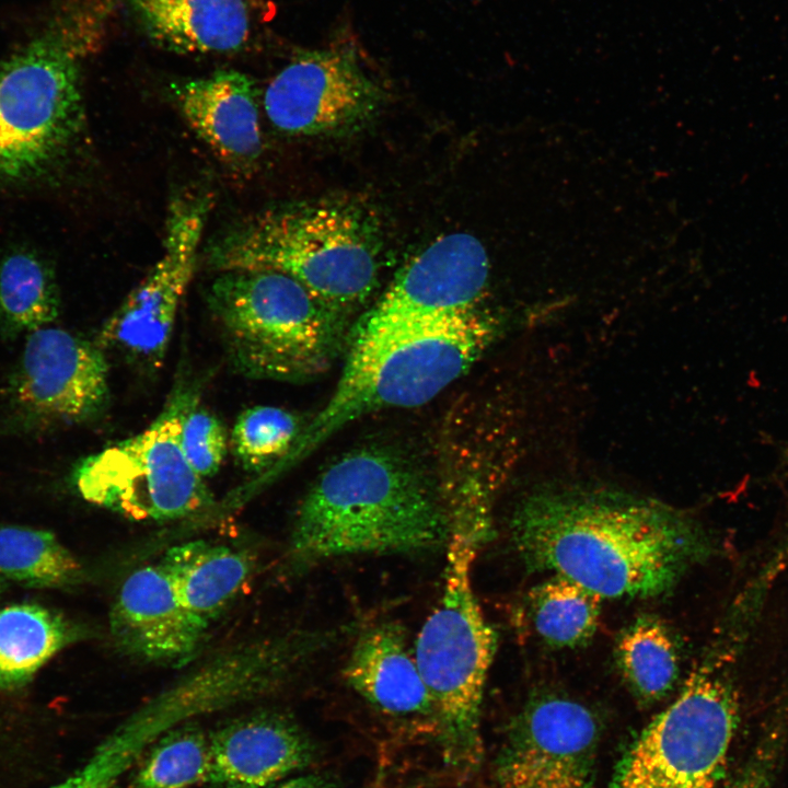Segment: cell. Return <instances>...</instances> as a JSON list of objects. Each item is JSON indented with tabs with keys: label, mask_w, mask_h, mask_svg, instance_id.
I'll return each mask as SVG.
<instances>
[{
	"label": "cell",
	"mask_w": 788,
	"mask_h": 788,
	"mask_svg": "<svg viewBox=\"0 0 788 788\" xmlns=\"http://www.w3.org/2000/svg\"><path fill=\"white\" fill-rule=\"evenodd\" d=\"M510 534L529 569L567 578L601 599L663 594L719 552L694 518L609 488L536 490L515 508Z\"/></svg>",
	"instance_id": "cell-1"
},
{
	"label": "cell",
	"mask_w": 788,
	"mask_h": 788,
	"mask_svg": "<svg viewBox=\"0 0 788 788\" xmlns=\"http://www.w3.org/2000/svg\"><path fill=\"white\" fill-rule=\"evenodd\" d=\"M448 538L440 489L401 454L370 447L318 475L298 509L288 556L302 569L347 555L429 552Z\"/></svg>",
	"instance_id": "cell-2"
},
{
	"label": "cell",
	"mask_w": 788,
	"mask_h": 788,
	"mask_svg": "<svg viewBox=\"0 0 788 788\" xmlns=\"http://www.w3.org/2000/svg\"><path fill=\"white\" fill-rule=\"evenodd\" d=\"M112 0H61L44 26L0 62V188L51 178L85 127L84 58Z\"/></svg>",
	"instance_id": "cell-3"
},
{
	"label": "cell",
	"mask_w": 788,
	"mask_h": 788,
	"mask_svg": "<svg viewBox=\"0 0 788 788\" xmlns=\"http://www.w3.org/2000/svg\"><path fill=\"white\" fill-rule=\"evenodd\" d=\"M495 333V322L479 310L448 320L355 335L333 395L267 477L271 480L338 429L366 414L428 403L475 363Z\"/></svg>",
	"instance_id": "cell-4"
},
{
	"label": "cell",
	"mask_w": 788,
	"mask_h": 788,
	"mask_svg": "<svg viewBox=\"0 0 788 788\" xmlns=\"http://www.w3.org/2000/svg\"><path fill=\"white\" fill-rule=\"evenodd\" d=\"M756 623L723 614L674 702L629 745L609 788H717L740 722L739 674Z\"/></svg>",
	"instance_id": "cell-5"
},
{
	"label": "cell",
	"mask_w": 788,
	"mask_h": 788,
	"mask_svg": "<svg viewBox=\"0 0 788 788\" xmlns=\"http://www.w3.org/2000/svg\"><path fill=\"white\" fill-rule=\"evenodd\" d=\"M380 230L358 207L335 201L262 212L228 229L207 250L218 271L269 269L286 274L337 312L376 286Z\"/></svg>",
	"instance_id": "cell-6"
},
{
	"label": "cell",
	"mask_w": 788,
	"mask_h": 788,
	"mask_svg": "<svg viewBox=\"0 0 788 788\" xmlns=\"http://www.w3.org/2000/svg\"><path fill=\"white\" fill-rule=\"evenodd\" d=\"M487 540L476 526L450 528L441 594L414 648L433 703L444 760L464 772L480 762V706L497 647L472 584L475 558Z\"/></svg>",
	"instance_id": "cell-7"
},
{
	"label": "cell",
	"mask_w": 788,
	"mask_h": 788,
	"mask_svg": "<svg viewBox=\"0 0 788 788\" xmlns=\"http://www.w3.org/2000/svg\"><path fill=\"white\" fill-rule=\"evenodd\" d=\"M207 299L230 362L246 376L299 380L333 355L338 312L286 274L219 271Z\"/></svg>",
	"instance_id": "cell-8"
},
{
	"label": "cell",
	"mask_w": 788,
	"mask_h": 788,
	"mask_svg": "<svg viewBox=\"0 0 788 788\" xmlns=\"http://www.w3.org/2000/svg\"><path fill=\"white\" fill-rule=\"evenodd\" d=\"M193 393L177 392L144 430L85 457L74 484L89 502L135 521L189 517L212 505L181 445L183 416Z\"/></svg>",
	"instance_id": "cell-9"
},
{
	"label": "cell",
	"mask_w": 788,
	"mask_h": 788,
	"mask_svg": "<svg viewBox=\"0 0 788 788\" xmlns=\"http://www.w3.org/2000/svg\"><path fill=\"white\" fill-rule=\"evenodd\" d=\"M211 199L185 193L171 200L161 256L105 321L97 345L155 370L164 361L182 299L193 279Z\"/></svg>",
	"instance_id": "cell-10"
},
{
	"label": "cell",
	"mask_w": 788,
	"mask_h": 788,
	"mask_svg": "<svg viewBox=\"0 0 788 788\" xmlns=\"http://www.w3.org/2000/svg\"><path fill=\"white\" fill-rule=\"evenodd\" d=\"M9 422L26 433L94 419L109 397L105 351L63 328L27 335L5 386Z\"/></svg>",
	"instance_id": "cell-11"
},
{
	"label": "cell",
	"mask_w": 788,
	"mask_h": 788,
	"mask_svg": "<svg viewBox=\"0 0 788 788\" xmlns=\"http://www.w3.org/2000/svg\"><path fill=\"white\" fill-rule=\"evenodd\" d=\"M383 96L351 48L304 49L269 82L264 109L282 134L335 135L368 123Z\"/></svg>",
	"instance_id": "cell-12"
},
{
	"label": "cell",
	"mask_w": 788,
	"mask_h": 788,
	"mask_svg": "<svg viewBox=\"0 0 788 788\" xmlns=\"http://www.w3.org/2000/svg\"><path fill=\"white\" fill-rule=\"evenodd\" d=\"M488 271V256L477 237L465 232L442 235L396 273L355 335L479 311Z\"/></svg>",
	"instance_id": "cell-13"
},
{
	"label": "cell",
	"mask_w": 788,
	"mask_h": 788,
	"mask_svg": "<svg viewBox=\"0 0 788 788\" xmlns=\"http://www.w3.org/2000/svg\"><path fill=\"white\" fill-rule=\"evenodd\" d=\"M599 735L583 704L554 694L531 698L500 753L499 788H591Z\"/></svg>",
	"instance_id": "cell-14"
},
{
	"label": "cell",
	"mask_w": 788,
	"mask_h": 788,
	"mask_svg": "<svg viewBox=\"0 0 788 788\" xmlns=\"http://www.w3.org/2000/svg\"><path fill=\"white\" fill-rule=\"evenodd\" d=\"M207 627L181 603L160 564L130 573L109 613L116 647L148 662L179 665L189 661Z\"/></svg>",
	"instance_id": "cell-15"
},
{
	"label": "cell",
	"mask_w": 788,
	"mask_h": 788,
	"mask_svg": "<svg viewBox=\"0 0 788 788\" xmlns=\"http://www.w3.org/2000/svg\"><path fill=\"white\" fill-rule=\"evenodd\" d=\"M210 739L213 788H266L308 766L313 748L288 716L260 710L230 720Z\"/></svg>",
	"instance_id": "cell-16"
},
{
	"label": "cell",
	"mask_w": 788,
	"mask_h": 788,
	"mask_svg": "<svg viewBox=\"0 0 788 788\" xmlns=\"http://www.w3.org/2000/svg\"><path fill=\"white\" fill-rule=\"evenodd\" d=\"M175 103L193 131L224 162L246 169L263 152L257 91L236 70H218L171 86Z\"/></svg>",
	"instance_id": "cell-17"
},
{
	"label": "cell",
	"mask_w": 788,
	"mask_h": 788,
	"mask_svg": "<svg viewBox=\"0 0 788 788\" xmlns=\"http://www.w3.org/2000/svg\"><path fill=\"white\" fill-rule=\"evenodd\" d=\"M143 33L181 54L233 53L245 47L254 0H127Z\"/></svg>",
	"instance_id": "cell-18"
},
{
	"label": "cell",
	"mask_w": 788,
	"mask_h": 788,
	"mask_svg": "<svg viewBox=\"0 0 788 788\" xmlns=\"http://www.w3.org/2000/svg\"><path fill=\"white\" fill-rule=\"evenodd\" d=\"M350 687L384 712L433 716L430 693L403 630L383 623L363 630L344 668Z\"/></svg>",
	"instance_id": "cell-19"
},
{
	"label": "cell",
	"mask_w": 788,
	"mask_h": 788,
	"mask_svg": "<svg viewBox=\"0 0 788 788\" xmlns=\"http://www.w3.org/2000/svg\"><path fill=\"white\" fill-rule=\"evenodd\" d=\"M159 564L181 603L207 626L235 599L253 570L244 551L202 540L171 547Z\"/></svg>",
	"instance_id": "cell-20"
},
{
	"label": "cell",
	"mask_w": 788,
	"mask_h": 788,
	"mask_svg": "<svg viewBox=\"0 0 788 788\" xmlns=\"http://www.w3.org/2000/svg\"><path fill=\"white\" fill-rule=\"evenodd\" d=\"M81 630L47 607L14 604L0 610V688L27 684L57 652L78 640Z\"/></svg>",
	"instance_id": "cell-21"
},
{
	"label": "cell",
	"mask_w": 788,
	"mask_h": 788,
	"mask_svg": "<svg viewBox=\"0 0 788 788\" xmlns=\"http://www.w3.org/2000/svg\"><path fill=\"white\" fill-rule=\"evenodd\" d=\"M60 314V292L51 264L20 247L0 258V336L13 340L49 326Z\"/></svg>",
	"instance_id": "cell-22"
},
{
	"label": "cell",
	"mask_w": 788,
	"mask_h": 788,
	"mask_svg": "<svg viewBox=\"0 0 788 788\" xmlns=\"http://www.w3.org/2000/svg\"><path fill=\"white\" fill-rule=\"evenodd\" d=\"M615 659L625 682L640 699L664 697L680 673L676 642L665 625L652 616H641L619 635Z\"/></svg>",
	"instance_id": "cell-23"
},
{
	"label": "cell",
	"mask_w": 788,
	"mask_h": 788,
	"mask_svg": "<svg viewBox=\"0 0 788 788\" xmlns=\"http://www.w3.org/2000/svg\"><path fill=\"white\" fill-rule=\"evenodd\" d=\"M0 576L26 587L65 588L82 579V567L53 532L0 525Z\"/></svg>",
	"instance_id": "cell-24"
},
{
	"label": "cell",
	"mask_w": 788,
	"mask_h": 788,
	"mask_svg": "<svg viewBox=\"0 0 788 788\" xmlns=\"http://www.w3.org/2000/svg\"><path fill=\"white\" fill-rule=\"evenodd\" d=\"M601 600L580 584L553 575L530 591V618L535 633L546 644L576 647L593 636Z\"/></svg>",
	"instance_id": "cell-25"
},
{
	"label": "cell",
	"mask_w": 788,
	"mask_h": 788,
	"mask_svg": "<svg viewBox=\"0 0 788 788\" xmlns=\"http://www.w3.org/2000/svg\"><path fill=\"white\" fill-rule=\"evenodd\" d=\"M210 739L192 722L155 740L129 788H189L208 779Z\"/></svg>",
	"instance_id": "cell-26"
},
{
	"label": "cell",
	"mask_w": 788,
	"mask_h": 788,
	"mask_svg": "<svg viewBox=\"0 0 788 788\" xmlns=\"http://www.w3.org/2000/svg\"><path fill=\"white\" fill-rule=\"evenodd\" d=\"M302 429L299 417L288 409L252 406L234 422L232 451L245 470L259 473L260 477L290 452Z\"/></svg>",
	"instance_id": "cell-27"
},
{
	"label": "cell",
	"mask_w": 788,
	"mask_h": 788,
	"mask_svg": "<svg viewBox=\"0 0 788 788\" xmlns=\"http://www.w3.org/2000/svg\"><path fill=\"white\" fill-rule=\"evenodd\" d=\"M181 445L190 467L204 479L213 476L225 457L228 437L222 422L196 399L183 416Z\"/></svg>",
	"instance_id": "cell-28"
},
{
	"label": "cell",
	"mask_w": 788,
	"mask_h": 788,
	"mask_svg": "<svg viewBox=\"0 0 788 788\" xmlns=\"http://www.w3.org/2000/svg\"><path fill=\"white\" fill-rule=\"evenodd\" d=\"M140 755L141 746L135 739L114 731L82 767L49 788H112Z\"/></svg>",
	"instance_id": "cell-29"
},
{
	"label": "cell",
	"mask_w": 788,
	"mask_h": 788,
	"mask_svg": "<svg viewBox=\"0 0 788 788\" xmlns=\"http://www.w3.org/2000/svg\"><path fill=\"white\" fill-rule=\"evenodd\" d=\"M783 741L784 727L776 719L726 788H773Z\"/></svg>",
	"instance_id": "cell-30"
},
{
	"label": "cell",
	"mask_w": 788,
	"mask_h": 788,
	"mask_svg": "<svg viewBox=\"0 0 788 788\" xmlns=\"http://www.w3.org/2000/svg\"><path fill=\"white\" fill-rule=\"evenodd\" d=\"M274 788H333L332 784L324 777L317 775H305L285 781Z\"/></svg>",
	"instance_id": "cell-31"
},
{
	"label": "cell",
	"mask_w": 788,
	"mask_h": 788,
	"mask_svg": "<svg viewBox=\"0 0 788 788\" xmlns=\"http://www.w3.org/2000/svg\"><path fill=\"white\" fill-rule=\"evenodd\" d=\"M2 588H3V578L0 576V592H1Z\"/></svg>",
	"instance_id": "cell-32"
}]
</instances>
